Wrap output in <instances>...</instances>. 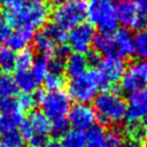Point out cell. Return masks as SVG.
<instances>
[{"instance_id":"1","label":"cell","mask_w":147,"mask_h":147,"mask_svg":"<svg viewBox=\"0 0 147 147\" xmlns=\"http://www.w3.org/2000/svg\"><path fill=\"white\" fill-rule=\"evenodd\" d=\"M93 105L96 118L102 124H118L124 121L126 101L116 90H106L98 93Z\"/></svg>"},{"instance_id":"18","label":"cell","mask_w":147,"mask_h":147,"mask_svg":"<svg viewBox=\"0 0 147 147\" xmlns=\"http://www.w3.org/2000/svg\"><path fill=\"white\" fill-rule=\"evenodd\" d=\"M24 121L21 110H15L10 113H0V134H6L10 131H15L20 127Z\"/></svg>"},{"instance_id":"31","label":"cell","mask_w":147,"mask_h":147,"mask_svg":"<svg viewBox=\"0 0 147 147\" xmlns=\"http://www.w3.org/2000/svg\"><path fill=\"white\" fill-rule=\"evenodd\" d=\"M125 134H126L127 139L131 142L136 144V142L141 141L146 137V131L142 129L140 122H138V123H126Z\"/></svg>"},{"instance_id":"27","label":"cell","mask_w":147,"mask_h":147,"mask_svg":"<svg viewBox=\"0 0 147 147\" xmlns=\"http://www.w3.org/2000/svg\"><path fill=\"white\" fill-rule=\"evenodd\" d=\"M18 92L14 77L9 74H0V99L14 98Z\"/></svg>"},{"instance_id":"28","label":"cell","mask_w":147,"mask_h":147,"mask_svg":"<svg viewBox=\"0 0 147 147\" xmlns=\"http://www.w3.org/2000/svg\"><path fill=\"white\" fill-rule=\"evenodd\" d=\"M30 72L32 74V76L34 77V79L40 84L41 82H44L45 77L48 75L49 72V69H48V59L46 57H39V59H36L31 69H30Z\"/></svg>"},{"instance_id":"39","label":"cell","mask_w":147,"mask_h":147,"mask_svg":"<svg viewBox=\"0 0 147 147\" xmlns=\"http://www.w3.org/2000/svg\"><path fill=\"white\" fill-rule=\"evenodd\" d=\"M69 54H70V48H69V46H65L64 44H61L60 46H56L53 56H56V57H60V59L64 60V59H67V57L69 56Z\"/></svg>"},{"instance_id":"2","label":"cell","mask_w":147,"mask_h":147,"mask_svg":"<svg viewBox=\"0 0 147 147\" xmlns=\"http://www.w3.org/2000/svg\"><path fill=\"white\" fill-rule=\"evenodd\" d=\"M100 88L99 75L95 69H91L70 80L67 94L77 103H88L94 100Z\"/></svg>"},{"instance_id":"49","label":"cell","mask_w":147,"mask_h":147,"mask_svg":"<svg viewBox=\"0 0 147 147\" xmlns=\"http://www.w3.org/2000/svg\"><path fill=\"white\" fill-rule=\"evenodd\" d=\"M0 74H1V69H0Z\"/></svg>"},{"instance_id":"5","label":"cell","mask_w":147,"mask_h":147,"mask_svg":"<svg viewBox=\"0 0 147 147\" xmlns=\"http://www.w3.org/2000/svg\"><path fill=\"white\" fill-rule=\"evenodd\" d=\"M39 103L41 106V111L51 122L65 117L71 107L69 95L62 90L46 93L44 92Z\"/></svg>"},{"instance_id":"20","label":"cell","mask_w":147,"mask_h":147,"mask_svg":"<svg viewBox=\"0 0 147 147\" xmlns=\"http://www.w3.org/2000/svg\"><path fill=\"white\" fill-rule=\"evenodd\" d=\"M14 80L16 83V86L22 93H32L37 90L39 83L34 79L30 70L25 71H15Z\"/></svg>"},{"instance_id":"42","label":"cell","mask_w":147,"mask_h":147,"mask_svg":"<svg viewBox=\"0 0 147 147\" xmlns=\"http://www.w3.org/2000/svg\"><path fill=\"white\" fill-rule=\"evenodd\" d=\"M42 147H62L61 142L57 140V139H49V140H46V142L44 144Z\"/></svg>"},{"instance_id":"45","label":"cell","mask_w":147,"mask_h":147,"mask_svg":"<svg viewBox=\"0 0 147 147\" xmlns=\"http://www.w3.org/2000/svg\"><path fill=\"white\" fill-rule=\"evenodd\" d=\"M141 147H147V136L141 140Z\"/></svg>"},{"instance_id":"11","label":"cell","mask_w":147,"mask_h":147,"mask_svg":"<svg viewBox=\"0 0 147 147\" xmlns=\"http://www.w3.org/2000/svg\"><path fill=\"white\" fill-rule=\"evenodd\" d=\"M67 116L69 125H71L72 129L83 132L94 125L96 121L95 111L88 103H75L70 107Z\"/></svg>"},{"instance_id":"43","label":"cell","mask_w":147,"mask_h":147,"mask_svg":"<svg viewBox=\"0 0 147 147\" xmlns=\"http://www.w3.org/2000/svg\"><path fill=\"white\" fill-rule=\"evenodd\" d=\"M90 5H103V3H114V0H88Z\"/></svg>"},{"instance_id":"29","label":"cell","mask_w":147,"mask_h":147,"mask_svg":"<svg viewBox=\"0 0 147 147\" xmlns=\"http://www.w3.org/2000/svg\"><path fill=\"white\" fill-rule=\"evenodd\" d=\"M15 52L8 46H0V69L5 71H10L14 69L15 64Z\"/></svg>"},{"instance_id":"4","label":"cell","mask_w":147,"mask_h":147,"mask_svg":"<svg viewBox=\"0 0 147 147\" xmlns=\"http://www.w3.org/2000/svg\"><path fill=\"white\" fill-rule=\"evenodd\" d=\"M51 15V5L48 0H28L18 16L17 26H26L36 30L45 26Z\"/></svg>"},{"instance_id":"25","label":"cell","mask_w":147,"mask_h":147,"mask_svg":"<svg viewBox=\"0 0 147 147\" xmlns=\"http://www.w3.org/2000/svg\"><path fill=\"white\" fill-rule=\"evenodd\" d=\"M105 130L102 125L94 124L86 130L85 133V146L84 147H102Z\"/></svg>"},{"instance_id":"7","label":"cell","mask_w":147,"mask_h":147,"mask_svg":"<svg viewBox=\"0 0 147 147\" xmlns=\"http://www.w3.org/2000/svg\"><path fill=\"white\" fill-rule=\"evenodd\" d=\"M125 69L123 59L116 55H106L102 60H100L98 69H95L100 78L101 87L106 90L115 87V85L121 80Z\"/></svg>"},{"instance_id":"41","label":"cell","mask_w":147,"mask_h":147,"mask_svg":"<svg viewBox=\"0 0 147 147\" xmlns=\"http://www.w3.org/2000/svg\"><path fill=\"white\" fill-rule=\"evenodd\" d=\"M137 7L139 8V10L144 14V15H147V0H132Z\"/></svg>"},{"instance_id":"38","label":"cell","mask_w":147,"mask_h":147,"mask_svg":"<svg viewBox=\"0 0 147 147\" xmlns=\"http://www.w3.org/2000/svg\"><path fill=\"white\" fill-rule=\"evenodd\" d=\"M10 32H11V30H10L9 23L6 21V18L3 17V15L0 14V46L3 42L7 41Z\"/></svg>"},{"instance_id":"19","label":"cell","mask_w":147,"mask_h":147,"mask_svg":"<svg viewBox=\"0 0 147 147\" xmlns=\"http://www.w3.org/2000/svg\"><path fill=\"white\" fill-rule=\"evenodd\" d=\"M25 5V0H3V17L9 23V25L16 26L18 16Z\"/></svg>"},{"instance_id":"15","label":"cell","mask_w":147,"mask_h":147,"mask_svg":"<svg viewBox=\"0 0 147 147\" xmlns=\"http://www.w3.org/2000/svg\"><path fill=\"white\" fill-rule=\"evenodd\" d=\"M25 121L30 126L32 137L40 136L47 138V136L51 133V121L47 118V116L44 115L42 111L32 110Z\"/></svg>"},{"instance_id":"23","label":"cell","mask_w":147,"mask_h":147,"mask_svg":"<svg viewBox=\"0 0 147 147\" xmlns=\"http://www.w3.org/2000/svg\"><path fill=\"white\" fill-rule=\"evenodd\" d=\"M42 93H44V91H40V90H36L32 93H22L16 99L18 109L21 111H29V110L33 109V107L37 103H39Z\"/></svg>"},{"instance_id":"13","label":"cell","mask_w":147,"mask_h":147,"mask_svg":"<svg viewBox=\"0 0 147 147\" xmlns=\"http://www.w3.org/2000/svg\"><path fill=\"white\" fill-rule=\"evenodd\" d=\"M114 53L121 59L127 57L133 54V36L127 29H118L113 32Z\"/></svg>"},{"instance_id":"24","label":"cell","mask_w":147,"mask_h":147,"mask_svg":"<svg viewBox=\"0 0 147 147\" xmlns=\"http://www.w3.org/2000/svg\"><path fill=\"white\" fill-rule=\"evenodd\" d=\"M62 147H84L85 146V133L79 130L69 129L61 137Z\"/></svg>"},{"instance_id":"16","label":"cell","mask_w":147,"mask_h":147,"mask_svg":"<svg viewBox=\"0 0 147 147\" xmlns=\"http://www.w3.org/2000/svg\"><path fill=\"white\" fill-rule=\"evenodd\" d=\"M87 60L84 54L72 53L69 54L67 60L64 61V72L71 79L84 74L87 70Z\"/></svg>"},{"instance_id":"17","label":"cell","mask_w":147,"mask_h":147,"mask_svg":"<svg viewBox=\"0 0 147 147\" xmlns=\"http://www.w3.org/2000/svg\"><path fill=\"white\" fill-rule=\"evenodd\" d=\"M33 45L36 51L42 56V57H51L53 56L55 48H56V44L55 41L42 30L40 32H37L33 36Z\"/></svg>"},{"instance_id":"12","label":"cell","mask_w":147,"mask_h":147,"mask_svg":"<svg viewBox=\"0 0 147 147\" xmlns=\"http://www.w3.org/2000/svg\"><path fill=\"white\" fill-rule=\"evenodd\" d=\"M147 111V87L129 93L126 102V113L124 119L126 123H138Z\"/></svg>"},{"instance_id":"14","label":"cell","mask_w":147,"mask_h":147,"mask_svg":"<svg viewBox=\"0 0 147 147\" xmlns=\"http://www.w3.org/2000/svg\"><path fill=\"white\" fill-rule=\"evenodd\" d=\"M33 30L29 29L26 26H17L13 32H10L8 39H7V45L11 51H22L28 48L29 44L33 39Z\"/></svg>"},{"instance_id":"8","label":"cell","mask_w":147,"mask_h":147,"mask_svg":"<svg viewBox=\"0 0 147 147\" xmlns=\"http://www.w3.org/2000/svg\"><path fill=\"white\" fill-rule=\"evenodd\" d=\"M87 18L90 20L91 24L99 28L101 32H114L118 24L113 3H87Z\"/></svg>"},{"instance_id":"26","label":"cell","mask_w":147,"mask_h":147,"mask_svg":"<svg viewBox=\"0 0 147 147\" xmlns=\"http://www.w3.org/2000/svg\"><path fill=\"white\" fill-rule=\"evenodd\" d=\"M34 60H36L34 54L30 48H25L17 52V54L15 55V64H14L15 71L30 70Z\"/></svg>"},{"instance_id":"3","label":"cell","mask_w":147,"mask_h":147,"mask_svg":"<svg viewBox=\"0 0 147 147\" xmlns=\"http://www.w3.org/2000/svg\"><path fill=\"white\" fill-rule=\"evenodd\" d=\"M87 17L86 0H65L56 6L53 13V23L63 30H70L76 25L84 23Z\"/></svg>"},{"instance_id":"21","label":"cell","mask_w":147,"mask_h":147,"mask_svg":"<svg viewBox=\"0 0 147 147\" xmlns=\"http://www.w3.org/2000/svg\"><path fill=\"white\" fill-rule=\"evenodd\" d=\"M93 45L95 52L99 54L113 55L114 53V40H113V32H101L95 34L93 39Z\"/></svg>"},{"instance_id":"33","label":"cell","mask_w":147,"mask_h":147,"mask_svg":"<svg viewBox=\"0 0 147 147\" xmlns=\"http://www.w3.org/2000/svg\"><path fill=\"white\" fill-rule=\"evenodd\" d=\"M44 31L55 41V44H63L67 40V32L55 23H51L45 26Z\"/></svg>"},{"instance_id":"37","label":"cell","mask_w":147,"mask_h":147,"mask_svg":"<svg viewBox=\"0 0 147 147\" xmlns=\"http://www.w3.org/2000/svg\"><path fill=\"white\" fill-rule=\"evenodd\" d=\"M48 69H49V72L62 75L64 72V60L53 56L51 60H48Z\"/></svg>"},{"instance_id":"22","label":"cell","mask_w":147,"mask_h":147,"mask_svg":"<svg viewBox=\"0 0 147 147\" xmlns=\"http://www.w3.org/2000/svg\"><path fill=\"white\" fill-rule=\"evenodd\" d=\"M133 54L141 61L147 60V28L138 30L133 36Z\"/></svg>"},{"instance_id":"40","label":"cell","mask_w":147,"mask_h":147,"mask_svg":"<svg viewBox=\"0 0 147 147\" xmlns=\"http://www.w3.org/2000/svg\"><path fill=\"white\" fill-rule=\"evenodd\" d=\"M86 56V60H87V63L91 64V65H98L99 62H100V54L98 52H91L88 51L87 52V55Z\"/></svg>"},{"instance_id":"10","label":"cell","mask_w":147,"mask_h":147,"mask_svg":"<svg viewBox=\"0 0 147 147\" xmlns=\"http://www.w3.org/2000/svg\"><path fill=\"white\" fill-rule=\"evenodd\" d=\"M121 87L123 91L131 93L147 86V62L138 61L125 69L121 78Z\"/></svg>"},{"instance_id":"44","label":"cell","mask_w":147,"mask_h":147,"mask_svg":"<svg viewBox=\"0 0 147 147\" xmlns=\"http://www.w3.org/2000/svg\"><path fill=\"white\" fill-rule=\"evenodd\" d=\"M140 124H141V126H142V129L146 131V133H147V111L145 113V115L142 116V118H141V121H140Z\"/></svg>"},{"instance_id":"6","label":"cell","mask_w":147,"mask_h":147,"mask_svg":"<svg viewBox=\"0 0 147 147\" xmlns=\"http://www.w3.org/2000/svg\"><path fill=\"white\" fill-rule=\"evenodd\" d=\"M114 11L118 23L127 29L147 28V15H144L132 0H115Z\"/></svg>"},{"instance_id":"30","label":"cell","mask_w":147,"mask_h":147,"mask_svg":"<svg viewBox=\"0 0 147 147\" xmlns=\"http://www.w3.org/2000/svg\"><path fill=\"white\" fill-rule=\"evenodd\" d=\"M102 147H124V138L121 131L111 129L105 132Z\"/></svg>"},{"instance_id":"47","label":"cell","mask_w":147,"mask_h":147,"mask_svg":"<svg viewBox=\"0 0 147 147\" xmlns=\"http://www.w3.org/2000/svg\"><path fill=\"white\" fill-rule=\"evenodd\" d=\"M0 147H7V146H5V145H2V144H0Z\"/></svg>"},{"instance_id":"32","label":"cell","mask_w":147,"mask_h":147,"mask_svg":"<svg viewBox=\"0 0 147 147\" xmlns=\"http://www.w3.org/2000/svg\"><path fill=\"white\" fill-rule=\"evenodd\" d=\"M65 84V79L63 75L61 74H53L48 72V75L44 79V85L48 92H54V91H61L62 87Z\"/></svg>"},{"instance_id":"35","label":"cell","mask_w":147,"mask_h":147,"mask_svg":"<svg viewBox=\"0 0 147 147\" xmlns=\"http://www.w3.org/2000/svg\"><path fill=\"white\" fill-rule=\"evenodd\" d=\"M69 130V122L65 117L51 122V133L56 138L62 137Z\"/></svg>"},{"instance_id":"9","label":"cell","mask_w":147,"mask_h":147,"mask_svg":"<svg viewBox=\"0 0 147 147\" xmlns=\"http://www.w3.org/2000/svg\"><path fill=\"white\" fill-rule=\"evenodd\" d=\"M95 37V29L91 23H80L75 28L70 29L67 33V40L69 42V48L75 53L85 54L90 51L93 45V39Z\"/></svg>"},{"instance_id":"36","label":"cell","mask_w":147,"mask_h":147,"mask_svg":"<svg viewBox=\"0 0 147 147\" xmlns=\"http://www.w3.org/2000/svg\"><path fill=\"white\" fill-rule=\"evenodd\" d=\"M20 110L15 98H2L0 99V113H10Z\"/></svg>"},{"instance_id":"48","label":"cell","mask_w":147,"mask_h":147,"mask_svg":"<svg viewBox=\"0 0 147 147\" xmlns=\"http://www.w3.org/2000/svg\"><path fill=\"white\" fill-rule=\"evenodd\" d=\"M2 1H3V0H0V6L2 5Z\"/></svg>"},{"instance_id":"34","label":"cell","mask_w":147,"mask_h":147,"mask_svg":"<svg viewBox=\"0 0 147 147\" xmlns=\"http://www.w3.org/2000/svg\"><path fill=\"white\" fill-rule=\"evenodd\" d=\"M1 144L7 147H23L24 139L21 136L20 131L15 130V131H10V132L3 134Z\"/></svg>"},{"instance_id":"46","label":"cell","mask_w":147,"mask_h":147,"mask_svg":"<svg viewBox=\"0 0 147 147\" xmlns=\"http://www.w3.org/2000/svg\"><path fill=\"white\" fill-rule=\"evenodd\" d=\"M65 0H52V2H54L55 3V6H59V5H61V3H63Z\"/></svg>"}]
</instances>
